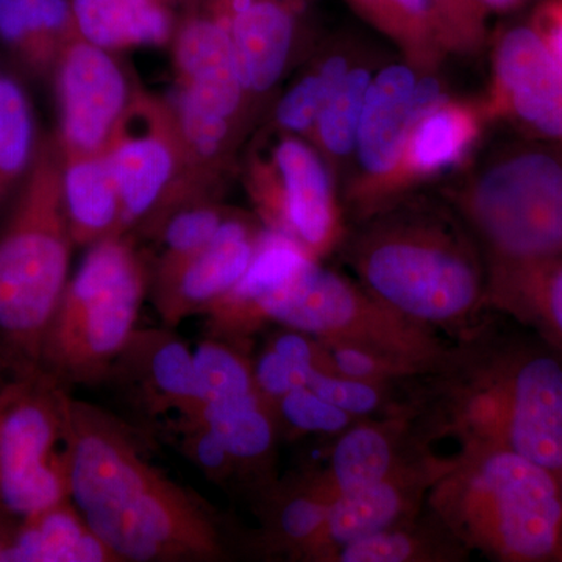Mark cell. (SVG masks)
I'll list each match as a JSON object with an SVG mask.
<instances>
[{
  "label": "cell",
  "instance_id": "6da1fadb",
  "mask_svg": "<svg viewBox=\"0 0 562 562\" xmlns=\"http://www.w3.org/2000/svg\"><path fill=\"white\" fill-rule=\"evenodd\" d=\"M65 453L70 501L121 562L227 560L220 514L151 464L124 419L70 395Z\"/></svg>",
  "mask_w": 562,
  "mask_h": 562
},
{
  "label": "cell",
  "instance_id": "7a4b0ae2",
  "mask_svg": "<svg viewBox=\"0 0 562 562\" xmlns=\"http://www.w3.org/2000/svg\"><path fill=\"white\" fill-rule=\"evenodd\" d=\"M349 244L361 286L427 325H460L487 302V266L458 214L395 202L364 217Z\"/></svg>",
  "mask_w": 562,
  "mask_h": 562
},
{
  "label": "cell",
  "instance_id": "3957f363",
  "mask_svg": "<svg viewBox=\"0 0 562 562\" xmlns=\"http://www.w3.org/2000/svg\"><path fill=\"white\" fill-rule=\"evenodd\" d=\"M435 519L464 547L503 562L560 561V475L501 446L465 443L430 487Z\"/></svg>",
  "mask_w": 562,
  "mask_h": 562
},
{
  "label": "cell",
  "instance_id": "277c9868",
  "mask_svg": "<svg viewBox=\"0 0 562 562\" xmlns=\"http://www.w3.org/2000/svg\"><path fill=\"white\" fill-rule=\"evenodd\" d=\"M74 246L60 140L44 135L0 232V349L9 372L40 368L41 344L68 284Z\"/></svg>",
  "mask_w": 562,
  "mask_h": 562
},
{
  "label": "cell",
  "instance_id": "5b68a950",
  "mask_svg": "<svg viewBox=\"0 0 562 562\" xmlns=\"http://www.w3.org/2000/svg\"><path fill=\"white\" fill-rule=\"evenodd\" d=\"M446 368L457 373L453 425L464 443L501 446L562 472V353L549 342L508 339L462 353Z\"/></svg>",
  "mask_w": 562,
  "mask_h": 562
},
{
  "label": "cell",
  "instance_id": "8992f818",
  "mask_svg": "<svg viewBox=\"0 0 562 562\" xmlns=\"http://www.w3.org/2000/svg\"><path fill=\"white\" fill-rule=\"evenodd\" d=\"M150 283L131 236H109L88 247L44 335L40 368L69 390L105 382L136 330Z\"/></svg>",
  "mask_w": 562,
  "mask_h": 562
},
{
  "label": "cell",
  "instance_id": "52a82bcc",
  "mask_svg": "<svg viewBox=\"0 0 562 562\" xmlns=\"http://www.w3.org/2000/svg\"><path fill=\"white\" fill-rule=\"evenodd\" d=\"M454 206L487 272L562 257V149L519 146L495 155L465 181Z\"/></svg>",
  "mask_w": 562,
  "mask_h": 562
},
{
  "label": "cell",
  "instance_id": "ba28073f",
  "mask_svg": "<svg viewBox=\"0 0 562 562\" xmlns=\"http://www.w3.org/2000/svg\"><path fill=\"white\" fill-rule=\"evenodd\" d=\"M257 328L266 322L312 336L319 342L358 347L383 358L406 376L435 375L452 349L431 330L339 273L310 261L257 310Z\"/></svg>",
  "mask_w": 562,
  "mask_h": 562
},
{
  "label": "cell",
  "instance_id": "9c48e42d",
  "mask_svg": "<svg viewBox=\"0 0 562 562\" xmlns=\"http://www.w3.org/2000/svg\"><path fill=\"white\" fill-rule=\"evenodd\" d=\"M0 382V513L20 520L69 498L70 390L41 368Z\"/></svg>",
  "mask_w": 562,
  "mask_h": 562
},
{
  "label": "cell",
  "instance_id": "30bf717a",
  "mask_svg": "<svg viewBox=\"0 0 562 562\" xmlns=\"http://www.w3.org/2000/svg\"><path fill=\"white\" fill-rule=\"evenodd\" d=\"M251 155L247 190L266 228L295 239L314 258L338 239L339 217L327 162L302 136L280 132Z\"/></svg>",
  "mask_w": 562,
  "mask_h": 562
},
{
  "label": "cell",
  "instance_id": "8fae6325",
  "mask_svg": "<svg viewBox=\"0 0 562 562\" xmlns=\"http://www.w3.org/2000/svg\"><path fill=\"white\" fill-rule=\"evenodd\" d=\"M432 76H417L409 65H391L372 77L353 157L360 181L351 190L362 216L375 213L398 192V172L406 140L425 111L443 98Z\"/></svg>",
  "mask_w": 562,
  "mask_h": 562
},
{
  "label": "cell",
  "instance_id": "7c38bea8",
  "mask_svg": "<svg viewBox=\"0 0 562 562\" xmlns=\"http://www.w3.org/2000/svg\"><path fill=\"white\" fill-rule=\"evenodd\" d=\"M106 151L120 183V235L136 227L144 231L183 173V146L171 102L135 88Z\"/></svg>",
  "mask_w": 562,
  "mask_h": 562
},
{
  "label": "cell",
  "instance_id": "4fadbf2b",
  "mask_svg": "<svg viewBox=\"0 0 562 562\" xmlns=\"http://www.w3.org/2000/svg\"><path fill=\"white\" fill-rule=\"evenodd\" d=\"M60 109L61 150L94 154L106 149L132 98L124 70L110 52L77 33L54 70Z\"/></svg>",
  "mask_w": 562,
  "mask_h": 562
},
{
  "label": "cell",
  "instance_id": "5bb4252c",
  "mask_svg": "<svg viewBox=\"0 0 562 562\" xmlns=\"http://www.w3.org/2000/svg\"><path fill=\"white\" fill-rule=\"evenodd\" d=\"M103 383L147 424L171 413L190 416L202 405L192 349L169 327L136 328Z\"/></svg>",
  "mask_w": 562,
  "mask_h": 562
},
{
  "label": "cell",
  "instance_id": "9a60e30c",
  "mask_svg": "<svg viewBox=\"0 0 562 562\" xmlns=\"http://www.w3.org/2000/svg\"><path fill=\"white\" fill-rule=\"evenodd\" d=\"M498 109L539 138L562 140V60L536 25H514L494 52Z\"/></svg>",
  "mask_w": 562,
  "mask_h": 562
},
{
  "label": "cell",
  "instance_id": "2e32d148",
  "mask_svg": "<svg viewBox=\"0 0 562 562\" xmlns=\"http://www.w3.org/2000/svg\"><path fill=\"white\" fill-rule=\"evenodd\" d=\"M262 231L231 214L209 246L179 269L151 279L155 308L165 327L176 328L195 314H203L235 286L249 268Z\"/></svg>",
  "mask_w": 562,
  "mask_h": 562
},
{
  "label": "cell",
  "instance_id": "e0dca14e",
  "mask_svg": "<svg viewBox=\"0 0 562 562\" xmlns=\"http://www.w3.org/2000/svg\"><path fill=\"white\" fill-rule=\"evenodd\" d=\"M303 3L305 0H205L201 7L227 29L249 101L268 94L283 77Z\"/></svg>",
  "mask_w": 562,
  "mask_h": 562
},
{
  "label": "cell",
  "instance_id": "ac0fdd59",
  "mask_svg": "<svg viewBox=\"0 0 562 562\" xmlns=\"http://www.w3.org/2000/svg\"><path fill=\"white\" fill-rule=\"evenodd\" d=\"M172 41L177 92L203 110L241 122L250 101L224 24L209 11L190 10L177 24Z\"/></svg>",
  "mask_w": 562,
  "mask_h": 562
},
{
  "label": "cell",
  "instance_id": "d6986e66",
  "mask_svg": "<svg viewBox=\"0 0 562 562\" xmlns=\"http://www.w3.org/2000/svg\"><path fill=\"white\" fill-rule=\"evenodd\" d=\"M453 462L424 460L403 464L366 490L336 495L325 524L321 561L330 560L347 543L412 519L422 495L452 469Z\"/></svg>",
  "mask_w": 562,
  "mask_h": 562
},
{
  "label": "cell",
  "instance_id": "ffe728a7",
  "mask_svg": "<svg viewBox=\"0 0 562 562\" xmlns=\"http://www.w3.org/2000/svg\"><path fill=\"white\" fill-rule=\"evenodd\" d=\"M313 260L316 258L295 239L265 228L241 279L203 313L205 335L247 341L258 330L255 316L260 303Z\"/></svg>",
  "mask_w": 562,
  "mask_h": 562
},
{
  "label": "cell",
  "instance_id": "44dd1931",
  "mask_svg": "<svg viewBox=\"0 0 562 562\" xmlns=\"http://www.w3.org/2000/svg\"><path fill=\"white\" fill-rule=\"evenodd\" d=\"M480 131L482 121L475 106L443 95L422 114L409 133L398 172V191L461 165L475 146Z\"/></svg>",
  "mask_w": 562,
  "mask_h": 562
},
{
  "label": "cell",
  "instance_id": "7402d4cb",
  "mask_svg": "<svg viewBox=\"0 0 562 562\" xmlns=\"http://www.w3.org/2000/svg\"><path fill=\"white\" fill-rule=\"evenodd\" d=\"M63 194L70 232L79 247L121 236V191L109 151H63Z\"/></svg>",
  "mask_w": 562,
  "mask_h": 562
},
{
  "label": "cell",
  "instance_id": "603a6c76",
  "mask_svg": "<svg viewBox=\"0 0 562 562\" xmlns=\"http://www.w3.org/2000/svg\"><path fill=\"white\" fill-rule=\"evenodd\" d=\"M77 33L72 0H0V43L32 76H54Z\"/></svg>",
  "mask_w": 562,
  "mask_h": 562
},
{
  "label": "cell",
  "instance_id": "cb8c5ba5",
  "mask_svg": "<svg viewBox=\"0 0 562 562\" xmlns=\"http://www.w3.org/2000/svg\"><path fill=\"white\" fill-rule=\"evenodd\" d=\"M5 562H121L91 530L70 498L22 517Z\"/></svg>",
  "mask_w": 562,
  "mask_h": 562
},
{
  "label": "cell",
  "instance_id": "d4e9b609",
  "mask_svg": "<svg viewBox=\"0 0 562 562\" xmlns=\"http://www.w3.org/2000/svg\"><path fill=\"white\" fill-rule=\"evenodd\" d=\"M72 11L80 35L109 52L165 46L179 24L162 0H72Z\"/></svg>",
  "mask_w": 562,
  "mask_h": 562
},
{
  "label": "cell",
  "instance_id": "484cf974",
  "mask_svg": "<svg viewBox=\"0 0 562 562\" xmlns=\"http://www.w3.org/2000/svg\"><path fill=\"white\" fill-rule=\"evenodd\" d=\"M261 542L272 553L321 560L328 512L336 494L327 475L272 492Z\"/></svg>",
  "mask_w": 562,
  "mask_h": 562
},
{
  "label": "cell",
  "instance_id": "4316f807",
  "mask_svg": "<svg viewBox=\"0 0 562 562\" xmlns=\"http://www.w3.org/2000/svg\"><path fill=\"white\" fill-rule=\"evenodd\" d=\"M487 301L562 353V257L487 272Z\"/></svg>",
  "mask_w": 562,
  "mask_h": 562
},
{
  "label": "cell",
  "instance_id": "83f0119b",
  "mask_svg": "<svg viewBox=\"0 0 562 562\" xmlns=\"http://www.w3.org/2000/svg\"><path fill=\"white\" fill-rule=\"evenodd\" d=\"M190 417L216 435L238 464L239 473L262 468L272 457L279 417L258 392L231 402L202 403Z\"/></svg>",
  "mask_w": 562,
  "mask_h": 562
},
{
  "label": "cell",
  "instance_id": "f1b7e54d",
  "mask_svg": "<svg viewBox=\"0 0 562 562\" xmlns=\"http://www.w3.org/2000/svg\"><path fill=\"white\" fill-rule=\"evenodd\" d=\"M395 430L390 425L360 424L342 431L327 473L336 495L366 490L402 468Z\"/></svg>",
  "mask_w": 562,
  "mask_h": 562
},
{
  "label": "cell",
  "instance_id": "f546056e",
  "mask_svg": "<svg viewBox=\"0 0 562 562\" xmlns=\"http://www.w3.org/2000/svg\"><path fill=\"white\" fill-rule=\"evenodd\" d=\"M373 27L412 54V61L427 65L447 50L431 0H346Z\"/></svg>",
  "mask_w": 562,
  "mask_h": 562
},
{
  "label": "cell",
  "instance_id": "4dcf8cb0",
  "mask_svg": "<svg viewBox=\"0 0 562 562\" xmlns=\"http://www.w3.org/2000/svg\"><path fill=\"white\" fill-rule=\"evenodd\" d=\"M38 140L27 92L0 74V210L31 171Z\"/></svg>",
  "mask_w": 562,
  "mask_h": 562
},
{
  "label": "cell",
  "instance_id": "1f68e13d",
  "mask_svg": "<svg viewBox=\"0 0 562 562\" xmlns=\"http://www.w3.org/2000/svg\"><path fill=\"white\" fill-rule=\"evenodd\" d=\"M372 74L366 68H350L341 85L325 103L312 136L317 151L331 165H342L353 157L358 128Z\"/></svg>",
  "mask_w": 562,
  "mask_h": 562
},
{
  "label": "cell",
  "instance_id": "d6a6232c",
  "mask_svg": "<svg viewBox=\"0 0 562 562\" xmlns=\"http://www.w3.org/2000/svg\"><path fill=\"white\" fill-rule=\"evenodd\" d=\"M202 403L231 402L257 394L246 341L205 335L192 350Z\"/></svg>",
  "mask_w": 562,
  "mask_h": 562
},
{
  "label": "cell",
  "instance_id": "836d02e7",
  "mask_svg": "<svg viewBox=\"0 0 562 562\" xmlns=\"http://www.w3.org/2000/svg\"><path fill=\"white\" fill-rule=\"evenodd\" d=\"M350 70L349 58L341 54L322 58L295 81L277 102V128L310 138L325 103Z\"/></svg>",
  "mask_w": 562,
  "mask_h": 562
},
{
  "label": "cell",
  "instance_id": "e575fe53",
  "mask_svg": "<svg viewBox=\"0 0 562 562\" xmlns=\"http://www.w3.org/2000/svg\"><path fill=\"white\" fill-rule=\"evenodd\" d=\"M457 538H425V531L402 522L375 532L368 538L347 543L333 553L331 560L341 562H413L452 560L461 554ZM464 547V546H462Z\"/></svg>",
  "mask_w": 562,
  "mask_h": 562
},
{
  "label": "cell",
  "instance_id": "d590c367",
  "mask_svg": "<svg viewBox=\"0 0 562 562\" xmlns=\"http://www.w3.org/2000/svg\"><path fill=\"white\" fill-rule=\"evenodd\" d=\"M228 216V211L211 202L192 203L176 211L158 233L162 250L151 279L169 276L209 246Z\"/></svg>",
  "mask_w": 562,
  "mask_h": 562
},
{
  "label": "cell",
  "instance_id": "8d00e7d4",
  "mask_svg": "<svg viewBox=\"0 0 562 562\" xmlns=\"http://www.w3.org/2000/svg\"><path fill=\"white\" fill-rule=\"evenodd\" d=\"M169 431L177 436L180 452L210 480L225 484L238 475L239 469L224 443L202 422L190 416H177L168 422Z\"/></svg>",
  "mask_w": 562,
  "mask_h": 562
},
{
  "label": "cell",
  "instance_id": "74e56055",
  "mask_svg": "<svg viewBox=\"0 0 562 562\" xmlns=\"http://www.w3.org/2000/svg\"><path fill=\"white\" fill-rule=\"evenodd\" d=\"M279 420L297 432L339 435L351 425L353 416L319 397L308 386L295 387L273 405Z\"/></svg>",
  "mask_w": 562,
  "mask_h": 562
},
{
  "label": "cell",
  "instance_id": "f35d334b",
  "mask_svg": "<svg viewBox=\"0 0 562 562\" xmlns=\"http://www.w3.org/2000/svg\"><path fill=\"white\" fill-rule=\"evenodd\" d=\"M310 390L316 392L331 405L338 406L351 416H369L379 412L383 405V392L380 384L349 379L335 372L313 371L310 373Z\"/></svg>",
  "mask_w": 562,
  "mask_h": 562
},
{
  "label": "cell",
  "instance_id": "ab89813d",
  "mask_svg": "<svg viewBox=\"0 0 562 562\" xmlns=\"http://www.w3.org/2000/svg\"><path fill=\"white\" fill-rule=\"evenodd\" d=\"M447 50L473 49L486 33L487 13L479 0H431Z\"/></svg>",
  "mask_w": 562,
  "mask_h": 562
},
{
  "label": "cell",
  "instance_id": "60d3db41",
  "mask_svg": "<svg viewBox=\"0 0 562 562\" xmlns=\"http://www.w3.org/2000/svg\"><path fill=\"white\" fill-rule=\"evenodd\" d=\"M321 346L327 357L330 371L339 373V375L380 384V386L392 379L406 376L401 369L384 361L383 358L376 357L371 351L344 346V344L321 342Z\"/></svg>",
  "mask_w": 562,
  "mask_h": 562
},
{
  "label": "cell",
  "instance_id": "b9f144b4",
  "mask_svg": "<svg viewBox=\"0 0 562 562\" xmlns=\"http://www.w3.org/2000/svg\"><path fill=\"white\" fill-rule=\"evenodd\" d=\"M312 372L292 364L271 347H266L258 360L254 362L255 387L265 401L276 405V402L288 392L306 386Z\"/></svg>",
  "mask_w": 562,
  "mask_h": 562
},
{
  "label": "cell",
  "instance_id": "7bdbcfd3",
  "mask_svg": "<svg viewBox=\"0 0 562 562\" xmlns=\"http://www.w3.org/2000/svg\"><path fill=\"white\" fill-rule=\"evenodd\" d=\"M536 29L562 60V0H552L538 13Z\"/></svg>",
  "mask_w": 562,
  "mask_h": 562
},
{
  "label": "cell",
  "instance_id": "ee69618b",
  "mask_svg": "<svg viewBox=\"0 0 562 562\" xmlns=\"http://www.w3.org/2000/svg\"><path fill=\"white\" fill-rule=\"evenodd\" d=\"M14 524H16V520L0 513V562H5Z\"/></svg>",
  "mask_w": 562,
  "mask_h": 562
},
{
  "label": "cell",
  "instance_id": "f6af8a7d",
  "mask_svg": "<svg viewBox=\"0 0 562 562\" xmlns=\"http://www.w3.org/2000/svg\"><path fill=\"white\" fill-rule=\"evenodd\" d=\"M482 3L484 11L490 13H505V11H512L517 7L522 5L527 0H479Z\"/></svg>",
  "mask_w": 562,
  "mask_h": 562
},
{
  "label": "cell",
  "instance_id": "bcb514c9",
  "mask_svg": "<svg viewBox=\"0 0 562 562\" xmlns=\"http://www.w3.org/2000/svg\"><path fill=\"white\" fill-rule=\"evenodd\" d=\"M162 2L168 3L169 7H172L173 10L184 9L187 11L201 9L205 0H162Z\"/></svg>",
  "mask_w": 562,
  "mask_h": 562
},
{
  "label": "cell",
  "instance_id": "7dc6e473",
  "mask_svg": "<svg viewBox=\"0 0 562 562\" xmlns=\"http://www.w3.org/2000/svg\"><path fill=\"white\" fill-rule=\"evenodd\" d=\"M5 373H9V368H7V362L2 357V349H0V376L5 375Z\"/></svg>",
  "mask_w": 562,
  "mask_h": 562
},
{
  "label": "cell",
  "instance_id": "c3c4849f",
  "mask_svg": "<svg viewBox=\"0 0 562 562\" xmlns=\"http://www.w3.org/2000/svg\"><path fill=\"white\" fill-rule=\"evenodd\" d=\"M560 480H561V490H562V472L560 473ZM560 561H562V543H561Z\"/></svg>",
  "mask_w": 562,
  "mask_h": 562
}]
</instances>
